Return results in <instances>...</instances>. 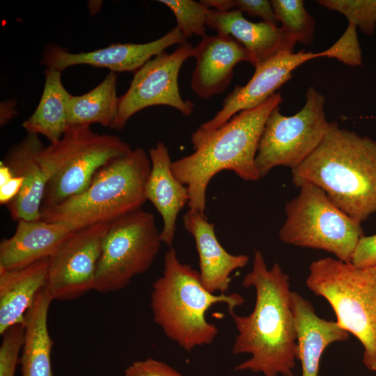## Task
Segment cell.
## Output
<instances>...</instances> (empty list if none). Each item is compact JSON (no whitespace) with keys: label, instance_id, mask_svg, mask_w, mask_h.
I'll list each match as a JSON object with an SVG mask.
<instances>
[{"label":"cell","instance_id":"35","mask_svg":"<svg viewBox=\"0 0 376 376\" xmlns=\"http://www.w3.org/2000/svg\"><path fill=\"white\" fill-rule=\"evenodd\" d=\"M15 104L13 99L1 103L0 125L1 127L6 125L17 114Z\"/></svg>","mask_w":376,"mask_h":376},{"label":"cell","instance_id":"24","mask_svg":"<svg viewBox=\"0 0 376 376\" xmlns=\"http://www.w3.org/2000/svg\"><path fill=\"white\" fill-rule=\"evenodd\" d=\"M71 94L61 81V72L45 68L40 100L32 115L22 125L27 134H41L50 143L56 142L69 126L68 105Z\"/></svg>","mask_w":376,"mask_h":376},{"label":"cell","instance_id":"30","mask_svg":"<svg viewBox=\"0 0 376 376\" xmlns=\"http://www.w3.org/2000/svg\"><path fill=\"white\" fill-rule=\"evenodd\" d=\"M324 57L334 58L351 66L362 65V54L357 27L349 24L340 38L330 47L322 51Z\"/></svg>","mask_w":376,"mask_h":376},{"label":"cell","instance_id":"6","mask_svg":"<svg viewBox=\"0 0 376 376\" xmlns=\"http://www.w3.org/2000/svg\"><path fill=\"white\" fill-rule=\"evenodd\" d=\"M306 285L330 304L336 322L362 345L366 368L376 372V266L320 258L310 265Z\"/></svg>","mask_w":376,"mask_h":376},{"label":"cell","instance_id":"26","mask_svg":"<svg viewBox=\"0 0 376 376\" xmlns=\"http://www.w3.org/2000/svg\"><path fill=\"white\" fill-rule=\"evenodd\" d=\"M273 9L281 28L297 42L313 41L315 21L306 10L302 0H272Z\"/></svg>","mask_w":376,"mask_h":376},{"label":"cell","instance_id":"25","mask_svg":"<svg viewBox=\"0 0 376 376\" xmlns=\"http://www.w3.org/2000/svg\"><path fill=\"white\" fill-rule=\"evenodd\" d=\"M117 76L109 72L94 88L81 95H71L68 105L69 125L99 123L112 127L118 113Z\"/></svg>","mask_w":376,"mask_h":376},{"label":"cell","instance_id":"7","mask_svg":"<svg viewBox=\"0 0 376 376\" xmlns=\"http://www.w3.org/2000/svg\"><path fill=\"white\" fill-rule=\"evenodd\" d=\"M132 150L118 136L97 134L88 125H69L58 141L39 152L49 178L41 213L82 193L101 168Z\"/></svg>","mask_w":376,"mask_h":376},{"label":"cell","instance_id":"11","mask_svg":"<svg viewBox=\"0 0 376 376\" xmlns=\"http://www.w3.org/2000/svg\"><path fill=\"white\" fill-rule=\"evenodd\" d=\"M194 55L189 42L179 45L172 53L157 54L134 72L127 91L119 97L118 113L112 129H123L139 111L155 105H166L189 116L194 102L184 100L179 91L178 75L184 62Z\"/></svg>","mask_w":376,"mask_h":376},{"label":"cell","instance_id":"17","mask_svg":"<svg viewBox=\"0 0 376 376\" xmlns=\"http://www.w3.org/2000/svg\"><path fill=\"white\" fill-rule=\"evenodd\" d=\"M206 25L219 34L232 36L242 44L249 52L254 68L277 54L293 52L297 42L281 27L264 21L251 22L235 9H210Z\"/></svg>","mask_w":376,"mask_h":376},{"label":"cell","instance_id":"10","mask_svg":"<svg viewBox=\"0 0 376 376\" xmlns=\"http://www.w3.org/2000/svg\"><path fill=\"white\" fill-rule=\"evenodd\" d=\"M325 98L313 86L306 93L301 109L290 116L279 106L269 113L258 143L255 165L260 178L274 167L292 169L303 163L322 141L329 123L324 112Z\"/></svg>","mask_w":376,"mask_h":376},{"label":"cell","instance_id":"15","mask_svg":"<svg viewBox=\"0 0 376 376\" xmlns=\"http://www.w3.org/2000/svg\"><path fill=\"white\" fill-rule=\"evenodd\" d=\"M196 67L191 87L198 96L207 99L223 93L230 84L238 63H251L249 52L229 35L205 36L194 47Z\"/></svg>","mask_w":376,"mask_h":376},{"label":"cell","instance_id":"12","mask_svg":"<svg viewBox=\"0 0 376 376\" xmlns=\"http://www.w3.org/2000/svg\"><path fill=\"white\" fill-rule=\"evenodd\" d=\"M109 223L70 233L49 257L45 290L52 300L70 301L94 290L103 239Z\"/></svg>","mask_w":376,"mask_h":376},{"label":"cell","instance_id":"14","mask_svg":"<svg viewBox=\"0 0 376 376\" xmlns=\"http://www.w3.org/2000/svg\"><path fill=\"white\" fill-rule=\"evenodd\" d=\"M187 38L175 27L161 38L146 43H113L91 52L72 53L58 45L46 46L40 63L62 72L77 65L105 68L110 72H136L149 60L173 45H183Z\"/></svg>","mask_w":376,"mask_h":376},{"label":"cell","instance_id":"33","mask_svg":"<svg viewBox=\"0 0 376 376\" xmlns=\"http://www.w3.org/2000/svg\"><path fill=\"white\" fill-rule=\"evenodd\" d=\"M351 263L359 268L376 266V234L360 237L354 250Z\"/></svg>","mask_w":376,"mask_h":376},{"label":"cell","instance_id":"1","mask_svg":"<svg viewBox=\"0 0 376 376\" xmlns=\"http://www.w3.org/2000/svg\"><path fill=\"white\" fill-rule=\"evenodd\" d=\"M242 285L255 289L256 303L248 315L228 312L237 331L233 354L251 355L235 370L294 376L298 347L289 276L278 263L268 269L262 252L255 250L252 269Z\"/></svg>","mask_w":376,"mask_h":376},{"label":"cell","instance_id":"3","mask_svg":"<svg viewBox=\"0 0 376 376\" xmlns=\"http://www.w3.org/2000/svg\"><path fill=\"white\" fill-rule=\"evenodd\" d=\"M282 101L276 93L261 104L240 111L194 152L172 162L173 173L188 189L190 210L205 215L207 185L220 171H232L245 181L260 178L255 165L258 143L267 117Z\"/></svg>","mask_w":376,"mask_h":376},{"label":"cell","instance_id":"5","mask_svg":"<svg viewBox=\"0 0 376 376\" xmlns=\"http://www.w3.org/2000/svg\"><path fill=\"white\" fill-rule=\"evenodd\" d=\"M151 170L149 155L141 148L101 168L82 193L41 213V219L66 224L74 229L110 223L141 208Z\"/></svg>","mask_w":376,"mask_h":376},{"label":"cell","instance_id":"29","mask_svg":"<svg viewBox=\"0 0 376 376\" xmlns=\"http://www.w3.org/2000/svg\"><path fill=\"white\" fill-rule=\"evenodd\" d=\"M0 346V376H15L19 364V353L22 351L24 322L10 327L2 334Z\"/></svg>","mask_w":376,"mask_h":376},{"label":"cell","instance_id":"18","mask_svg":"<svg viewBox=\"0 0 376 376\" xmlns=\"http://www.w3.org/2000/svg\"><path fill=\"white\" fill-rule=\"evenodd\" d=\"M183 225L195 241L201 283L212 293L226 294L231 273L247 265L248 256L229 253L219 243L214 224L204 214L189 209L183 216Z\"/></svg>","mask_w":376,"mask_h":376},{"label":"cell","instance_id":"13","mask_svg":"<svg viewBox=\"0 0 376 376\" xmlns=\"http://www.w3.org/2000/svg\"><path fill=\"white\" fill-rule=\"evenodd\" d=\"M320 57H324L322 52L314 53L301 50L297 53L284 52L255 67V72L249 81L244 86H235L224 100L222 108L212 119L192 133L191 142L193 148L236 113L256 107L266 101L291 78L292 72L297 67Z\"/></svg>","mask_w":376,"mask_h":376},{"label":"cell","instance_id":"19","mask_svg":"<svg viewBox=\"0 0 376 376\" xmlns=\"http://www.w3.org/2000/svg\"><path fill=\"white\" fill-rule=\"evenodd\" d=\"M148 155L151 170L146 185L145 196L162 217V242L171 247L178 216L185 205L189 204L190 196L187 187L173 173L172 162L166 146L159 141L150 148Z\"/></svg>","mask_w":376,"mask_h":376},{"label":"cell","instance_id":"31","mask_svg":"<svg viewBox=\"0 0 376 376\" xmlns=\"http://www.w3.org/2000/svg\"><path fill=\"white\" fill-rule=\"evenodd\" d=\"M124 376H183L168 364L152 358L136 361L125 370Z\"/></svg>","mask_w":376,"mask_h":376},{"label":"cell","instance_id":"4","mask_svg":"<svg viewBox=\"0 0 376 376\" xmlns=\"http://www.w3.org/2000/svg\"><path fill=\"white\" fill-rule=\"evenodd\" d=\"M237 293L216 295L208 291L198 271L182 263L173 248L164 256L161 276L152 283L150 308L153 320L164 335L187 352L210 345L218 334L217 327L206 319L216 304H226L228 312L242 305Z\"/></svg>","mask_w":376,"mask_h":376},{"label":"cell","instance_id":"8","mask_svg":"<svg viewBox=\"0 0 376 376\" xmlns=\"http://www.w3.org/2000/svg\"><path fill=\"white\" fill-rule=\"evenodd\" d=\"M298 187L299 194L285 205L280 240L287 244L324 250L351 263L357 244L364 235L361 223L336 206L318 186L305 182Z\"/></svg>","mask_w":376,"mask_h":376},{"label":"cell","instance_id":"20","mask_svg":"<svg viewBox=\"0 0 376 376\" xmlns=\"http://www.w3.org/2000/svg\"><path fill=\"white\" fill-rule=\"evenodd\" d=\"M290 299L301 376H318L320 360L326 348L334 343L347 340L350 334L336 321L319 317L313 304L298 292L292 291Z\"/></svg>","mask_w":376,"mask_h":376},{"label":"cell","instance_id":"27","mask_svg":"<svg viewBox=\"0 0 376 376\" xmlns=\"http://www.w3.org/2000/svg\"><path fill=\"white\" fill-rule=\"evenodd\" d=\"M174 15L180 32L187 39L193 35L205 37L207 16L210 8L194 0H159Z\"/></svg>","mask_w":376,"mask_h":376},{"label":"cell","instance_id":"16","mask_svg":"<svg viewBox=\"0 0 376 376\" xmlns=\"http://www.w3.org/2000/svg\"><path fill=\"white\" fill-rule=\"evenodd\" d=\"M44 147L38 135L27 134L8 150L3 159L14 175L24 179L18 195L7 205L14 221L41 219V203L49 180L38 157Z\"/></svg>","mask_w":376,"mask_h":376},{"label":"cell","instance_id":"32","mask_svg":"<svg viewBox=\"0 0 376 376\" xmlns=\"http://www.w3.org/2000/svg\"><path fill=\"white\" fill-rule=\"evenodd\" d=\"M234 9L251 17H260L273 25L279 22L271 1L268 0H233Z\"/></svg>","mask_w":376,"mask_h":376},{"label":"cell","instance_id":"23","mask_svg":"<svg viewBox=\"0 0 376 376\" xmlns=\"http://www.w3.org/2000/svg\"><path fill=\"white\" fill-rule=\"evenodd\" d=\"M45 288L38 294L24 318V336L19 364L21 376H54L51 360L54 342L47 316L52 301Z\"/></svg>","mask_w":376,"mask_h":376},{"label":"cell","instance_id":"21","mask_svg":"<svg viewBox=\"0 0 376 376\" xmlns=\"http://www.w3.org/2000/svg\"><path fill=\"white\" fill-rule=\"evenodd\" d=\"M74 230L66 224L19 220L13 235L0 243V269H18L49 258Z\"/></svg>","mask_w":376,"mask_h":376},{"label":"cell","instance_id":"36","mask_svg":"<svg viewBox=\"0 0 376 376\" xmlns=\"http://www.w3.org/2000/svg\"><path fill=\"white\" fill-rule=\"evenodd\" d=\"M205 6L218 11H229L234 9L233 0H201Z\"/></svg>","mask_w":376,"mask_h":376},{"label":"cell","instance_id":"34","mask_svg":"<svg viewBox=\"0 0 376 376\" xmlns=\"http://www.w3.org/2000/svg\"><path fill=\"white\" fill-rule=\"evenodd\" d=\"M23 183V178L15 175L7 183L0 186L1 205L9 204L18 195Z\"/></svg>","mask_w":376,"mask_h":376},{"label":"cell","instance_id":"9","mask_svg":"<svg viewBox=\"0 0 376 376\" xmlns=\"http://www.w3.org/2000/svg\"><path fill=\"white\" fill-rule=\"evenodd\" d=\"M154 216L142 208L109 223L97 265L94 290L107 293L127 287L152 265L162 244Z\"/></svg>","mask_w":376,"mask_h":376},{"label":"cell","instance_id":"22","mask_svg":"<svg viewBox=\"0 0 376 376\" xmlns=\"http://www.w3.org/2000/svg\"><path fill=\"white\" fill-rule=\"evenodd\" d=\"M49 258L27 266L0 269V334L24 322L38 294L46 287Z\"/></svg>","mask_w":376,"mask_h":376},{"label":"cell","instance_id":"2","mask_svg":"<svg viewBox=\"0 0 376 376\" xmlns=\"http://www.w3.org/2000/svg\"><path fill=\"white\" fill-rule=\"evenodd\" d=\"M296 187L312 183L356 221L376 212V141L334 122L315 151L292 169Z\"/></svg>","mask_w":376,"mask_h":376},{"label":"cell","instance_id":"28","mask_svg":"<svg viewBox=\"0 0 376 376\" xmlns=\"http://www.w3.org/2000/svg\"><path fill=\"white\" fill-rule=\"evenodd\" d=\"M324 8L343 14L349 24L372 36L376 29V0H318Z\"/></svg>","mask_w":376,"mask_h":376}]
</instances>
